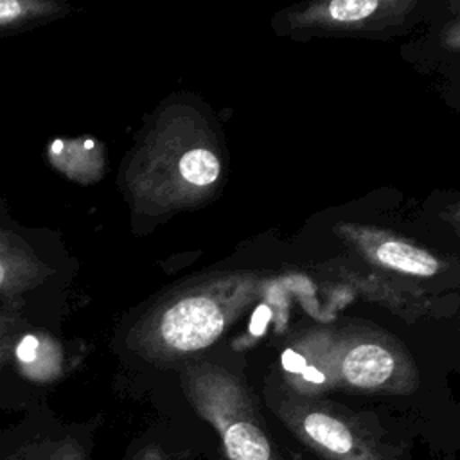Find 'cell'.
<instances>
[{"mask_svg": "<svg viewBox=\"0 0 460 460\" xmlns=\"http://www.w3.org/2000/svg\"><path fill=\"white\" fill-rule=\"evenodd\" d=\"M16 318L14 313H0V368L14 352Z\"/></svg>", "mask_w": 460, "mask_h": 460, "instance_id": "obj_11", "label": "cell"}, {"mask_svg": "<svg viewBox=\"0 0 460 460\" xmlns=\"http://www.w3.org/2000/svg\"><path fill=\"white\" fill-rule=\"evenodd\" d=\"M180 174L194 185H208L219 176V160L208 149H190L180 160Z\"/></svg>", "mask_w": 460, "mask_h": 460, "instance_id": "obj_7", "label": "cell"}, {"mask_svg": "<svg viewBox=\"0 0 460 460\" xmlns=\"http://www.w3.org/2000/svg\"><path fill=\"white\" fill-rule=\"evenodd\" d=\"M305 365H307L305 358L300 356V354H296L295 350H289V349H288V350L282 354V367H284L288 372H291V374H300Z\"/></svg>", "mask_w": 460, "mask_h": 460, "instance_id": "obj_12", "label": "cell"}, {"mask_svg": "<svg viewBox=\"0 0 460 460\" xmlns=\"http://www.w3.org/2000/svg\"><path fill=\"white\" fill-rule=\"evenodd\" d=\"M286 426L325 460H399L401 447L385 442L361 422L318 404H286Z\"/></svg>", "mask_w": 460, "mask_h": 460, "instance_id": "obj_1", "label": "cell"}, {"mask_svg": "<svg viewBox=\"0 0 460 460\" xmlns=\"http://www.w3.org/2000/svg\"><path fill=\"white\" fill-rule=\"evenodd\" d=\"M376 255L379 262L410 275L429 277L437 271V261L429 253H426L420 248L410 246L406 243H399V241L383 243L377 248Z\"/></svg>", "mask_w": 460, "mask_h": 460, "instance_id": "obj_6", "label": "cell"}, {"mask_svg": "<svg viewBox=\"0 0 460 460\" xmlns=\"http://www.w3.org/2000/svg\"><path fill=\"white\" fill-rule=\"evenodd\" d=\"M131 460H169L160 446H144Z\"/></svg>", "mask_w": 460, "mask_h": 460, "instance_id": "obj_14", "label": "cell"}, {"mask_svg": "<svg viewBox=\"0 0 460 460\" xmlns=\"http://www.w3.org/2000/svg\"><path fill=\"white\" fill-rule=\"evenodd\" d=\"M379 4L376 0H336L329 4V16L338 22H358L372 14Z\"/></svg>", "mask_w": 460, "mask_h": 460, "instance_id": "obj_10", "label": "cell"}, {"mask_svg": "<svg viewBox=\"0 0 460 460\" xmlns=\"http://www.w3.org/2000/svg\"><path fill=\"white\" fill-rule=\"evenodd\" d=\"M340 372L350 386L376 390L386 386L394 379L395 359L377 343H361L345 354Z\"/></svg>", "mask_w": 460, "mask_h": 460, "instance_id": "obj_5", "label": "cell"}, {"mask_svg": "<svg viewBox=\"0 0 460 460\" xmlns=\"http://www.w3.org/2000/svg\"><path fill=\"white\" fill-rule=\"evenodd\" d=\"M298 376L302 377L304 383H307L311 386H322L327 381L325 374L322 370H318L316 367H313V365H305Z\"/></svg>", "mask_w": 460, "mask_h": 460, "instance_id": "obj_13", "label": "cell"}, {"mask_svg": "<svg viewBox=\"0 0 460 460\" xmlns=\"http://www.w3.org/2000/svg\"><path fill=\"white\" fill-rule=\"evenodd\" d=\"M50 9L49 4L27 2V0H0V29L20 25L25 20L38 16L40 13H47Z\"/></svg>", "mask_w": 460, "mask_h": 460, "instance_id": "obj_9", "label": "cell"}, {"mask_svg": "<svg viewBox=\"0 0 460 460\" xmlns=\"http://www.w3.org/2000/svg\"><path fill=\"white\" fill-rule=\"evenodd\" d=\"M22 255H18L11 246L0 243V293L14 291L32 275Z\"/></svg>", "mask_w": 460, "mask_h": 460, "instance_id": "obj_8", "label": "cell"}, {"mask_svg": "<svg viewBox=\"0 0 460 460\" xmlns=\"http://www.w3.org/2000/svg\"><path fill=\"white\" fill-rule=\"evenodd\" d=\"M0 460H90V451L75 433L25 419L0 433Z\"/></svg>", "mask_w": 460, "mask_h": 460, "instance_id": "obj_3", "label": "cell"}, {"mask_svg": "<svg viewBox=\"0 0 460 460\" xmlns=\"http://www.w3.org/2000/svg\"><path fill=\"white\" fill-rule=\"evenodd\" d=\"M198 411L216 428L228 460H284L244 392L226 381L192 388Z\"/></svg>", "mask_w": 460, "mask_h": 460, "instance_id": "obj_2", "label": "cell"}, {"mask_svg": "<svg viewBox=\"0 0 460 460\" xmlns=\"http://www.w3.org/2000/svg\"><path fill=\"white\" fill-rule=\"evenodd\" d=\"M223 331V313L208 298H185L174 304L160 322L164 341L176 350H198Z\"/></svg>", "mask_w": 460, "mask_h": 460, "instance_id": "obj_4", "label": "cell"}]
</instances>
